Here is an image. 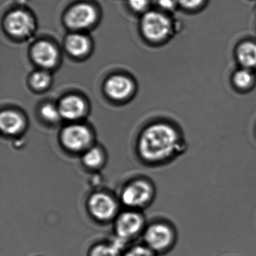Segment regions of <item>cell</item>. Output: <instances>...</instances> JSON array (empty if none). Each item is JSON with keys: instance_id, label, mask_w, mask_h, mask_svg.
<instances>
[{"instance_id": "1", "label": "cell", "mask_w": 256, "mask_h": 256, "mask_svg": "<svg viewBox=\"0 0 256 256\" xmlns=\"http://www.w3.org/2000/svg\"><path fill=\"white\" fill-rule=\"evenodd\" d=\"M138 150L146 162L158 164L180 155L186 150V142L178 127L168 122H158L143 130Z\"/></svg>"}, {"instance_id": "2", "label": "cell", "mask_w": 256, "mask_h": 256, "mask_svg": "<svg viewBox=\"0 0 256 256\" xmlns=\"http://www.w3.org/2000/svg\"><path fill=\"white\" fill-rule=\"evenodd\" d=\"M144 233V245L156 254L170 251L176 240V232L172 224L156 222L146 226Z\"/></svg>"}, {"instance_id": "3", "label": "cell", "mask_w": 256, "mask_h": 256, "mask_svg": "<svg viewBox=\"0 0 256 256\" xmlns=\"http://www.w3.org/2000/svg\"><path fill=\"white\" fill-rule=\"evenodd\" d=\"M155 187L148 180L136 179L128 182L120 194L121 202L132 210L146 208L155 197Z\"/></svg>"}, {"instance_id": "4", "label": "cell", "mask_w": 256, "mask_h": 256, "mask_svg": "<svg viewBox=\"0 0 256 256\" xmlns=\"http://www.w3.org/2000/svg\"><path fill=\"white\" fill-rule=\"evenodd\" d=\"M114 220L116 240L124 245L144 232L146 227L144 216L137 210L124 211L118 214Z\"/></svg>"}, {"instance_id": "5", "label": "cell", "mask_w": 256, "mask_h": 256, "mask_svg": "<svg viewBox=\"0 0 256 256\" xmlns=\"http://www.w3.org/2000/svg\"><path fill=\"white\" fill-rule=\"evenodd\" d=\"M60 138L67 150L83 154L92 146L94 134L88 126L73 124L62 130Z\"/></svg>"}, {"instance_id": "6", "label": "cell", "mask_w": 256, "mask_h": 256, "mask_svg": "<svg viewBox=\"0 0 256 256\" xmlns=\"http://www.w3.org/2000/svg\"><path fill=\"white\" fill-rule=\"evenodd\" d=\"M88 208L91 216L102 222L115 220L119 214L116 199L104 192H97L91 194L88 200Z\"/></svg>"}, {"instance_id": "7", "label": "cell", "mask_w": 256, "mask_h": 256, "mask_svg": "<svg viewBox=\"0 0 256 256\" xmlns=\"http://www.w3.org/2000/svg\"><path fill=\"white\" fill-rule=\"evenodd\" d=\"M144 34L149 40L160 42L168 36L172 24L168 18L157 12L146 13L142 20Z\"/></svg>"}, {"instance_id": "8", "label": "cell", "mask_w": 256, "mask_h": 256, "mask_svg": "<svg viewBox=\"0 0 256 256\" xmlns=\"http://www.w3.org/2000/svg\"><path fill=\"white\" fill-rule=\"evenodd\" d=\"M95 8L88 4H79L73 7L66 16L67 24L73 29H84L96 20Z\"/></svg>"}, {"instance_id": "9", "label": "cell", "mask_w": 256, "mask_h": 256, "mask_svg": "<svg viewBox=\"0 0 256 256\" xmlns=\"http://www.w3.org/2000/svg\"><path fill=\"white\" fill-rule=\"evenodd\" d=\"M28 127L26 119L23 115L14 110H7L0 115V128L7 136H18L24 132Z\"/></svg>"}, {"instance_id": "10", "label": "cell", "mask_w": 256, "mask_h": 256, "mask_svg": "<svg viewBox=\"0 0 256 256\" xmlns=\"http://www.w3.org/2000/svg\"><path fill=\"white\" fill-rule=\"evenodd\" d=\"M7 30L14 36H25L34 30L32 18L22 11H16L8 14L6 22Z\"/></svg>"}, {"instance_id": "11", "label": "cell", "mask_w": 256, "mask_h": 256, "mask_svg": "<svg viewBox=\"0 0 256 256\" xmlns=\"http://www.w3.org/2000/svg\"><path fill=\"white\" fill-rule=\"evenodd\" d=\"M58 108L62 119L72 122L82 120L84 116L86 110L84 101L77 96L65 97L60 102Z\"/></svg>"}, {"instance_id": "12", "label": "cell", "mask_w": 256, "mask_h": 256, "mask_svg": "<svg viewBox=\"0 0 256 256\" xmlns=\"http://www.w3.org/2000/svg\"><path fill=\"white\" fill-rule=\"evenodd\" d=\"M106 90L110 98L120 101L131 95L133 91V84L127 78L114 76L106 83Z\"/></svg>"}, {"instance_id": "13", "label": "cell", "mask_w": 256, "mask_h": 256, "mask_svg": "<svg viewBox=\"0 0 256 256\" xmlns=\"http://www.w3.org/2000/svg\"><path fill=\"white\" fill-rule=\"evenodd\" d=\"M32 58L41 66L50 68L56 64L58 54L53 44L47 42H40L32 49Z\"/></svg>"}, {"instance_id": "14", "label": "cell", "mask_w": 256, "mask_h": 256, "mask_svg": "<svg viewBox=\"0 0 256 256\" xmlns=\"http://www.w3.org/2000/svg\"><path fill=\"white\" fill-rule=\"evenodd\" d=\"M236 58L242 68L250 70L256 68V43L252 41L241 42L236 48Z\"/></svg>"}, {"instance_id": "15", "label": "cell", "mask_w": 256, "mask_h": 256, "mask_svg": "<svg viewBox=\"0 0 256 256\" xmlns=\"http://www.w3.org/2000/svg\"><path fill=\"white\" fill-rule=\"evenodd\" d=\"M106 155L102 148L92 146L83 152L82 162L90 170H98L106 164Z\"/></svg>"}, {"instance_id": "16", "label": "cell", "mask_w": 256, "mask_h": 256, "mask_svg": "<svg viewBox=\"0 0 256 256\" xmlns=\"http://www.w3.org/2000/svg\"><path fill=\"white\" fill-rule=\"evenodd\" d=\"M66 47L73 56H83L89 50L90 42L84 36L74 34L67 38Z\"/></svg>"}, {"instance_id": "17", "label": "cell", "mask_w": 256, "mask_h": 256, "mask_svg": "<svg viewBox=\"0 0 256 256\" xmlns=\"http://www.w3.org/2000/svg\"><path fill=\"white\" fill-rule=\"evenodd\" d=\"M256 77L252 70L241 68L234 73L232 82L235 88L240 90L246 91L252 88Z\"/></svg>"}, {"instance_id": "18", "label": "cell", "mask_w": 256, "mask_h": 256, "mask_svg": "<svg viewBox=\"0 0 256 256\" xmlns=\"http://www.w3.org/2000/svg\"><path fill=\"white\" fill-rule=\"evenodd\" d=\"M122 246L118 242H100L91 247L88 256H121Z\"/></svg>"}, {"instance_id": "19", "label": "cell", "mask_w": 256, "mask_h": 256, "mask_svg": "<svg viewBox=\"0 0 256 256\" xmlns=\"http://www.w3.org/2000/svg\"><path fill=\"white\" fill-rule=\"evenodd\" d=\"M40 114L46 122L54 124L62 119L59 108L52 104H46L40 109Z\"/></svg>"}, {"instance_id": "20", "label": "cell", "mask_w": 256, "mask_h": 256, "mask_svg": "<svg viewBox=\"0 0 256 256\" xmlns=\"http://www.w3.org/2000/svg\"><path fill=\"white\" fill-rule=\"evenodd\" d=\"M50 76L46 72H36L31 78V84L35 89L42 90L46 89L50 84Z\"/></svg>"}, {"instance_id": "21", "label": "cell", "mask_w": 256, "mask_h": 256, "mask_svg": "<svg viewBox=\"0 0 256 256\" xmlns=\"http://www.w3.org/2000/svg\"><path fill=\"white\" fill-rule=\"evenodd\" d=\"M121 256H157V254L144 244L130 247Z\"/></svg>"}, {"instance_id": "22", "label": "cell", "mask_w": 256, "mask_h": 256, "mask_svg": "<svg viewBox=\"0 0 256 256\" xmlns=\"http://www.w3.org/2000/svg\"><path fill=\"white\" fill-rule=\"evenodd\" d=\"M178 5L187 11H194L204 5L205 0H176Z\"/></svg>"}, {"instance_id": "23", "label": "cell", "mask_w": 256, "mask_h": 256, "mask_svg": "<svg viewBox=\"0 0 256 256\" xmlns=\"http://www.w3.org/2000/svg\"><path fill=\"white\" fill-rule=\"evenodd\" d=\"M128 4L133 10L142 12L148 7V0H128Z\"/></svg>"}, {"instance_id": "24", "label": "cell", "mask_w": 256, "mask_h": 256, "mask_svg": "<svg viewBox=\"0 0 256 256\" xmlns=\"http://www.w3.org/2000/svg\"><path fill=\"white\" fill-rule=\"evenodd\" d=\"M158 4L162 8L166 11H172L178 5L176 0H158Z\"/></svg>"}]
</instances>
